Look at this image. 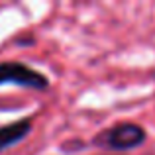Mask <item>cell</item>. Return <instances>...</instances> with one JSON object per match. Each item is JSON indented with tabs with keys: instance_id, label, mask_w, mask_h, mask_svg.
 I'll use <instances>...</instances> for the list:
<instances>
[{
	"instance_id": "1",
	"label": "cell",
	"mask_w": 155,
	"mask_h": 155,
	"mask_svg": "<svg viewBox=\"0 0 155 155\" xmlns=\"http://www.w3.org/2000/svg\"><path fill=\"white\" fill-rule=\"evenodd\" d=\"M145 140H147V132L143 126L134 122H118L96 134L92 137V145L110 151H130L143 145Z\"/></svg>"
},
{
	"instance_id": "2",
	"label": "cell",
	"mask_w": 155,
	"mask_h": 155,
	"mask_svg": "<svg viewBox=\"0 0 155 155\" xmlns=\"http://www.w3.org/2000/svg\"><path fill=\"white\" fill-rule=\"evenodd\" d=\"M2 84H16L43 92L49 88V79L41 71L28 67L22 61H0V87Z\"/></svg>"
},
{
	"instance_id": "3",
	"label": "cell",
	"mask_w": 155,
	"mask_h": 155,
	"mask_svg": "<svg viewBox=\"0 0 155 155\" xmlns=\"http://www.w3.org/2000/svg\"><path fill=\"white\" fill-rule=\"evenodd\" d=\"M31 128L34 126H31L30 118H22V120H16V122H10V124L0 126V153L14 147L22 140H26L31 134Z\"/></svg>"
},
{
	"instance_id": "4",
	"label": "cell",
	"mask_w": 155,
	"mask_h": 155,
	"mask_svg": "<svg viewBox=\"0 0 155 155\" xmlns=\"http://www.w3.org/2000/svg\"><path fill=\"white\" fill-rule=\"evenodd\" d=\"M0 110H8V108H0Z\"/></svg>"
}]
</instances>
